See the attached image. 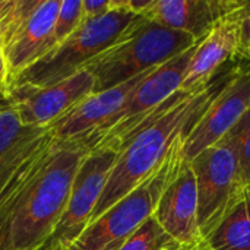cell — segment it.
Wrapping results in <instances>:
<instances>
[{
  "mask_svg": "<svg viewBox=\"0 0 250 250\" xmlns=\"http://www.w3.org/2000/svg\"><path fill=\"white\" fill-rule=\"evenodd\" d=\"M233 72H220L207 85L176 92L122 145L91 223L138 188L164 163L177 139L189 133Z\"/></svg>",
  "mask_w": 250,
  "mask_h": 250,
  "instance_id": "6da1fadb",
  "label": "cell"
},
{
  "mask_svg": "<svg viewBox=\"0 0 250 250\" xmlns=\"http://www.w3.org/2000/svg\"><path fill=\"white\" fill-rule=\"evenodd\" d=\"M81 139L53 142L9 223V249L38 250L47 243L63 215L76 171L88 154Z\"/></svg>",
  "mask_w": 250,
  "mask_h": 250,
  "instance_id": "7a4b0ae2",
  "label": "cell"
},
{
  "mask_svg": "<svg viewBox=\"0 0 250 250\" xmlns=\"http://www.w3.org/2000/svg\"><path fill=\"white\" fill-rule=\"evenodd\" d=\"M193 37L138 16L122 35L83 69L94 79V94L119 86L196 45Z\"/></svg>",
  "mask_w": 250,
  "mask_h": 250,
  "instance_id": "3957f363",
  "label": "cell"
},
{
  "mask_svg": "<svg viewBox=\"0 0 250 250\" xmlns=\"http://www.w3.org/2000/svg\"><path fill=\"white\" fill-rule=\"evenodd\" d=\"M186 135L177 139L168 157L146 180L92 221L70 245H67V250L114 249L151 218L164 190L186 164L183 157Z\"/></svg>",
  "mask_w": 250,
  "mask_h": 250,
  "instance_id": "277c9868",
  "label": "cell"
},
{
  "mask_svg": "<svg viewBox=\"0 0 250 250\" xmlns=\"http://www.w3.org/2000/svg\"><path fill=\"white\" fill-rule=\"evenodd\" d=\"M119 9L85 21L62 44L16 75L10 81L9 88L47 86L81 72L91 60L108 48L138 18V15L126 7V0H119Z\"/></svg>",
  "mask_w": 250,
  "mask_h": 250,
  "instance_id": "5b68a950",
  "label": "cell"
},
{
  "mask_svg": "<svg viewBox=\"0 0 250 250\" xmlns=\"http://www.w3.org/2000/svg\"><path fill=\"white\" fill-rule=\"evenodd\" d=\"M188 164L196 179L199 227L208 243L239 198L237 151L233 135L229 132Z\"/></svg>",
  "mask_w": 250,
  "mask_h": 250,
  "instance_id": "8992f818",
  "label": "cell"
},
{
  "mask_svg": "<svg viewBox=\"0 0 250 250\" xmlns=\"http://www.w3.org/2000/svg\"><path fill=\"white\" fill-rule=\"evenodd\" d=\"M250 108V67L234 70L215 94L202 116L190 127L183 144V157L190 163L207 148L221 141Z\"/></svg>",
  "mask_w": 250,
  "mask_h": 250,
  "instance_id": "52a82bcc",
  "label": "cell"
},
{
  "mask_svg": "<svg viewBox=\"0 0 250 250\" xmlns=\"http://www.w3.org/2000/svg\"><path fill=\"white\" fill-rule=\"evenodd\" d=\"M94 94V79L85 69L47 86H12L6 95L28 127L47 129L86 97Z\"/></svg>",
  "mask_w": 250,
  "mask_h": 250,
  "instance_id": "ba28073f",
  "label": "cell"
},
{
  "mask_svg": "<svg viewBox=\"0 0 250 250\" xmlns=\"http://www.w3.org/2000/svg\"><path fill=\"white\" fill-rule=\"evenodd\" d=\"M116 158L117 152L111 149L88 151L76 171L66 208L51 239L67 246L89 226Z\"/></svg>",
  "mask_w": 250,
  "mask_h": 250,
  "instance_id": "9c48e42d",
  "label": "cell"
},
{
  "mask_svg": "<svg viewBox=\"0 0 250 250\" xmlns=\"http://www.w3.org/2000/svg\"><path fill=\"white\" fill-rule=\"evenodd\" d=\"M154 217L186 250H202L208 246L199 227L196 179L188 163L164 190Z\"/></svg>",
  "mask_w": 250,
  "mask_h": 250,
  "instance_id": "30bf717a",
  "label": "cell"
},
{
  "mask_svg": "<svg viewBox=\"0 0 250 250\" xmlns=\"http://www.w3.org/2000/svg\"><path fill=\"white\" fill-rule=\"evenodd\" d=\"M53 136L42 130L0 163V250L9 249V223L28 183L38 171Z\"/></svg>",
  "mask_w": 250,
  "mask_h": 250,
  "instance_id": "8fae6325",
  "label": "cell"
},
{
  "mask_svg": "<svg viewBox=\"0 0 250 250\" xmlns=\"http://www.w3.org/2000/svg\"><path fill=\"white\" fill-rule=\"evenodd\" d=\"M240 7L221 18L196 44L182 82V91L209 83L229 60L240 54Z\"/></svg>",
  "mask_w": 250,
  "mask_h": 250,
  "instance_id": "7c38bea8",
  "label": "cell"
},
{
  "mask_svg": "<svg viewBox=\"0 0 250 250\" xmlns=\"http://www.w3.org/2000/svg\"><path fill=\"white\" fill-rule=\"evenodd\" d=\"M245 0H152L142 16L163 28L185 32L201 41L224 16Z\"/></svg>",
  "mask_w": 250,
  "mask_h": 250,
  "instance_id": "4fadbf2b",
  "label": "cell"
},
{
  "mask_svg": "<svg viewBox=\"0 0 250 250\" xmlns=\"http://www.w3.org/2000/svg\"><path fill=\"white\" fill-rule=\"evenodd\" d=\"M154 70V69H151ZM145 72L119 86L91 94L47 129L57 141L82 139L104 126L125 104L136 85L151 72Z\"/></svg>",
  "mask_w": 250,
  "mask_h": 250,
  "instance_id": "5bb4252c",
  "label": "cell"
},
{
  "mask_svg": "<svg viewBox=\"0 0 250 250\" xmlns=\"http://www.w3.org/2000/svg\"><path fill=\"white\" fill-rule=\"evenodd\" d=\"M62 0H40L32 15L4 41L10 81L51 50V35Z\"/></svg>",
  "mask_w": 250,
  "mask_h": 250,
  "instance_id": "9a60e30c",
  "label": "cell"
},
{
  "mask_svg": "<svg viewBox=\"0 0 250 250\" xmlns=\"http://www.w3.org/2000/svg\"><path fill=\"white\" fill-rule=\"evenodd\" d=\"M208 246L212 250H250V190L240 192L208 239Z\"/></svg>",
  "mask_w": 250,
  "mask_h": 250,
  "instance_id": "2e32d148",
  "label": "cell"
},
{
  "mask_svg": "<svg viewBox=\"0 0 250 250\" xmlns=\"http://www.w3.org/2000/svg\"><path fill=\"white\" fill-rule=\"evenodd\" d=\"M42 130L25 126L7 95L0 97V163Z\"/></svg>",
  "mask_w": 250,
  "mask_h": 250,
  "instance_id": "e0dca14e",
  "label": "cell"
},
{
  "mask_svg": "<svg viewBox=\"0 0 250 250\" xmlns=\"http://www.w3.org/2000/svg\"><path fill=\"white\" fill-rule=\"evenodd\" d=\"M111 250H186L155 220L148 218L132 236Z\"/></svg>",
  "mask_w": 250,
  "mask_h": 250,
  "instance_id": "ac0fdd59",
  "label": "cell"
},
{
  "mask_svg": "<svg viewBox=\"0 0 250 250\" xmlns=\"http://www.w3.org/2000/svg\"><path fill=\"white\" fill-rule=\"evenodd\" d=\"M237 151V185L239 195L250 190V108L230 130Z\"/></svg>",
  "mask_w": 250,
  "mask_h": 250,
  "instance_id": "d6986e66",
  "label": "cell"
},
{
  "mask_svg": "<svg viewBox=\"0 0 250 250\" xmlns=\"http://www.w3.org/2000/svg\"><path fill=\"white\" fill-rule=\"evenodd\" d=\"M40 0H0V35L4 41L32 15Z\"/></svg>",
  "mask_w": 250,
  "mask_h": 250,
  "instance_id": "ffe728a7",
  "label": "cell"
},
{
  "mask_svg": "<svg viewBox=\"0 0 250 250\" xmlns=\"http://www.w3.org/2000/svg\"><path fill=\"white\" fill-rule=\"evenodd\" d=\"M85 22L82 0H62L51 35V50L62 44ZM50 50V51H51Z\"/></svg>",
  "mask_w": 250,
  "mask_h": 250,
  "instance_id": "44dd1931",
  "label": "cell"
},
{
  "mask_svg": "<svg viewBox=\"0 0 250 250\" xmlns=\"http://www.w3.org/2000/svg\"><path fill=\"white\" fill-rule=\"evenodd\" d=\"M240 18V54L250 59V0H245L239 10Z\"/></svg>",
  "mask_w": 250,
  "mask_h": 250,
  "instance_id": "7402d4cb",
  "label": "cell"
},
{
  "mask_svg": "<svg viewBox=\"0 0 250 250\" xmlns=\"http://www.w3.org/2000/svg\"><path fill=\"white\" fill-rule=\"evenodd\" d=\"M82 10L85 21L100 18L113 9V0H82Z\"/></svg>",
  "mask_w": 250,
  "mask_h": 250,
  "instance_id": "603a6c76",
  "label": "cell"
},
{
  "mask_svg": "<svg viewBox=\"0 0 250 250\" xmlns=\"http://www.w3.org/2000/svg\"><path fill=\"white\" fill-rule=\"evenodd\" d=\"M10 85V72L7 67V62L3 50L0 48V97L4 95Z\"/></svg>",
  "mask_w": 250,
  "mask_h": 250,
  "instance_id": "cb8c5ba5",
  "label": "cell"
},
{
  "mask_svg": "<svg viewBox=\"0 0 250 250\" xmlns=\"http://www.w3.org/2000/svg\"><path fill=\"white\" fill-rule=\"evenodd\" d=\"M38 250H67V246L56 239H50L47 243H44Z\"/></svg>",
  "mask_w": 250,
  "mask_h": 250,
  "instance_id": "d4e9b609",
  "label": "cell"
},
{
  "mask_svg": "<svg viewBox=\"0 0 250 250\" xmlns=\"http://www.w3.org/2000/svg\"><path fill=\"white\" fill-rule=\"evenodd\" d=\"M0 48L3 50V41H1V35H0Z\"/></svg>",
  "mask_w": 250,
  "mask_h": 250,
  "instance_id": "484cf974",
  "label": "cell"
},
{
  "mask_svg": "<svg viewBox=\"0 0 250 250\" xmlns=\"http://www.w3.org/2000/svg\"><path fill=\"white\" fill-rule=\"evenodd\" d=\"M202 250H212V249H211L209 246H207V248H204V249H202Z\"/></svg>",
  "mask_w": 250,
  "mask_h": 250,
  "instance_id": "4316f807",
  "label": "cell"
}]
</instances>
